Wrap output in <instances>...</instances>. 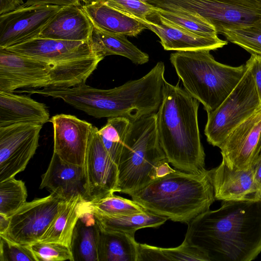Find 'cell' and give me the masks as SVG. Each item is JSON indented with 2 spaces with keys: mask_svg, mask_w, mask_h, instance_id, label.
<instances>
[{
  "mask_svg": "<svg viewBox=\"0 0 261 261\" xmlns=\"http://www.w3.org/2000/svg\"><path fill=\"white\" fill-rule=\"evenodd\" d=\"M257 1H259V2H261V0H257Z\"/></svg>",
  "mask_w": 261,
  "mask_h": 261,
  "instance_id": "46",
  "label": "cell"
},
{
  "mask_svg": "<svg viewBox=\"0 0 261 261\" xmlns=\"http://www.w3.org/2000/svg\"><path fill=\"white\" fill-rule=\"evenodd\" d=\"M103 58L96 55L53 65L48 87L67 88L85 83Z\"/></svg>",
  "mask_w": 261,
  "mask_h": 261,
  "instance_id": "25",
  "label": "cell"
},
{
  "mask_svg": "<svg viewBox=\"0 0 261 261\" xmlns=\"http://www.w3.org/2000/svg\"><path fill=\"white\" fill-rule=\"evenodd\" d=\"M24 182L12 177L0 182V214L10 217L27 201Z\"/></svg>",
  "mask_w": 261,
  "mask_h": 261,
  "instance_id": "30",
  "label": "cell"
},
{
  "mask_svg": "<svg viewBox=\"0 0 261 261\" xmlns=\"http://www.w3.org/2000/svg\"><path fill=\"white\" fill-rule=\"evenodd\" d=\"M13 92L0 91V127L26 123L43 125L49 121L45 105Z\"/></svg>",
  "mask_w": 261,
  "mask_h": 261,
  "instance_id": "20",
  "label": "cell"
},
{
  "mask_svg": "<svg viewBox=\"0 0 261 261\" xmlns=\"http://www.w3.org/2000/svg\"><path fill=\"white\" fill-rule=\"evenodd\" d=\"M168 162L159 138L156 113L130 121L118 163L116 192L131 194L156 178Z\"/></svg>",
  "mask_w": 261,
  "mask_h": 261,
  "instance_id": "5",
  "label": "cell"
},
{
  "mask_svg": "<svg viewBox=\"0 0 261 261\" xmlns=\"http://www.w3.org/2000/svg\"><path fill=\"white\" fill-rule=\"evenodd\" d=\"M90 41L96 54L104 58L110 55L121 56L137 65L149 61L148 55L130 42L125 35L107 32L93 25Z\"/></svg>",
  "mask_w": 261,
  "mask_h": 261,
  "instance_id": "24",
  "label": "cell"
},
{
  "mask_svg": "<svg viewBox=\"0 0 261 261\" xmlns=\"http://www.w3.org/2000/svg\"><path fill=\"white\" fill-rule=\"evenodd\" d=\"M93 24L82 6L62 7L39 37L74 41H90Z\"/></svg>",
  "mask_w": 261,
  "mask_h": 261,
  "instance_id": "19",
  "label": "cell"
},
{
  "mask_svg": "<svg viewBox=\"0 0 261 261\" xmlns=\"http://www.w3.org/2000/svg\"><path fill=\"white\" fill-rule=\"evenodd\" d=\"M82 7L93 24L104 31L136 36L146 29L138 20L102 0Z\"/></svg>",
  "mask_w": 261,
  "mask_h": 261,
  "instance_id": "21",
  "label": "cell"
},
{
  "mask_svg": "<svg viewBox=\"0 0 261 261\" xmlns=\"http://www.w3.org/2000/svg\"><path fill=\"white\" fill-rule=\"evenodd\" d=\"M260 158H261V132L259 140L253 154L252 164Z\"/></svg>",
  "mask_w": 261,
  "mask_h": 261,
  "instance_id": "44",
  "label": "cell"
},
{
  "mask_svg": "<svg viewBox=\"0 0 261 261\" xmlns=\"http://www.w3.org/2000/svg\"><path fill=\"white\" fill-rule=\"evenodd\" d=\"M154 7L199 17L214 27L217 34L261 22L257 0H145Z\"/></svg>",
  "mask_w": 261,
  "mask_h": 261,
  "instance_id": "6",
  "label": "cell"
},
{
  "mask_svg": "<svg viewBox=\"0 0 261 261\" xmlns=\"http://www.w3.org/2000/svg\"><path fill=\"white\" fill-rule=\"evenodd\" d=\"M88 204L91 208L110 216L127 215L146 211L134 200L114 195V193L89 201Z\"/></svg>",
  "mask_w": 261,
  "mask_h": 261,
  "instance_id": "31",
  "label": "cell"
},
{
  "mask_svg": "<svg viewBox=\"0 0 261 261\" xmlns=\"http://www.w3.org/2000/svg\"><path fill=\"white\" fill-rule=\"evenodd\" d=\"M174 170V169L170 167L169 165V162L164 163L158 168L156 171V178L163 176L173 171Z\"/></svg>",
  "mask_w": 261,
  "mask_h": 261,
  "instance_id": "42",
  "label": "cell"
},
{
  "mask_svg": "<svg viewBox=\"0 0 261 261\" xmlns=\"http://www.w3.org/2000/svg\"><path fill=\"white\" fill-rule=\"evenodd\" d=\"M157 8L155 15L166 21L195 34L203 37H216L215 28L204 19L195 15Z\"/></svg>",
  "mask_w": 261,
  "mask_h": 261,
  "instance_id": "29",
  "label": "cell"
},
{
  "mask_svg": "<svg viewBox=\"0 0 261 261\" xmlns=\"http://www.w3.org/2000/svg\"><path fill=\"white\" fill-rule=\"evenodd\" d=\"M167 261H210L201 250L184 240L179 246L174 248H162Z\"/></svg>",
  "mask_w": 261,
  "mask_h": 261,
  "instance_id": "36",
  "label": "cell"
},
{
  "mask_svg": "<svg viewBox=\"0 0 261 261\" xmlns=\"http://www.w3.org/2000/svg\"><path fill=\"white\" fill-rule=\"evenodd\" d=\"M62 7L25 6L0 15V48L5 49L38 37Z\"/></svg>",
  "mask_w": 261,
  "mask_h": 261,
  "instance_id": "11",
  "label": "cell"
},
{
  "mask_svg": "<svg viewBox=\"0 0 261 261\" xmlns=\"http://www.w3.org/2000/svg\"><path fill=\"white\" fill-rule=\"evenodd\" d=\"M101 232L88 202L73 231L70 249L74 261H98Z\"/></svg>",
  "mask_w": 261,
  "mask_h": 261,
  "instance_id": "22",
  "label": "cell"
},
{
  "mask_svg": "<svg viewBox=\"0 0 261 261\" xmlns=\"http://www.w3.org/2000/svg\"><path fill=\"white\" fill-rule=\"evenodd\" d=\"M65 200L51 193L48 196L26 202L9 217L3 234L16 243L30 245L40 240L60 211Z\"/></svg>",
  "mask_w": 261,
  "mask_h": 261,
  "instance_id": "8",
  "label": "cell"
},
{
  "mask_svg": "<svg viewBox=\"0 0 261 261\" xmlns=\"http://www.w3.org/2000/svg\"><path fill=\"white\" fill-rule=\"evenodd\" d=\"M29 246L37 261H74L70 248L62 244L38 241Z\"/></svg>",
  "mask_w": 261,
  "mask_h": 261,
  "instance_id": "33",
  "label": "cell"
},
{
  "mask_svg": "<svg viewBox=\"0 0 261 261\" xmlns=\"http://www.w3.org/2000/svg\"><path fill=\"white\" fill-rule=\"evenodd\" d=\"M54 152L67 163L83 166L88 141L93 125L67 114L53 116Z\"/></svg>",
  "mask_w": 261,
  "mask_h": 261,
  "instance_id": "13",
  "label": "cell"
},
{
  "mask_svg": "<svg viewBox=\"0 0 261 261\" xmlns=\"http://www.w3.org/2000/svg\"><path fill=\"white\" fill-rule=\"evenodd\" d=\"M91 209L101 228L107 231L135 234L138 229L146 227H157L168 220L166 218L147 211L127 215L110 216L101 213L91 208Z\"/></svg>",
  "mask_w": 261,
  "mask_h": 261,
  "instance_id": "26",
  "label": "cell"
},
{
  "mask_svg": "<svg viewBox=\"0 0 261 261\" xmlns=\"http://www.w3.org/2000/svg\"><path fill=\"white\" fill-rule=\"evenodd\" d=\"M129 124L130 120L125 117L109 118L106 124L98 129L105 149L117 165Z\"/></svg>",
  "mask_w": 261,
  "mask_h": 261,
  "instance_id": "28",
  "label": "cell"
},
{
  "mask_svg": "<svg viewBox=\"0 0 261 261\" xmlns=\"http://www.w3.org/2000/svg\"><path fill=\"white\" fill-rule=\"evenodd\" d=\"M210 50L178 51L170 60L184 89L201 103L207 113L215 110L242 78L246 65L238 67L216 61Z\"/></svg>",
  "mask_w": 261,
  "mask_h": 261,
  "instance_id": "4",
  "label": "cell"
},
{
  "mask_svg": "<svg viewBox=\"0 0 261 261\" xmlns=\"http://www.w3.org/2000/svg\"><path fill=\"white\" fill-rule=\"evenodd\" d=\"M210 171L214 196L222 201H256L261 199V188L256 184L252 167L230 169L224 162Z\"/></svg>",
  "mask_w": 261,
  "mask_h": 261,
  "instance_id": "16",
  "label": "cell"
},
{
  "mask_svg": "<svg viewBox=\"0 0 261 261\" xmlns=\"http://www.w3.org/2000/svg\"><path fill=\"white\" fill-rule=\"evenodd\" d=\"M167 261L162 248L138 243L137 261Z\"/></svg>",
  "mask_w": 261,
  "mask_h": 261,
  "instance_id": "37",
  "label": "cell"
},
{
  "mask_svg": "<svg viewBox=\"0 0 261 261\" xmlns=\"http://www.w3.org/2000/svg\"><path fill=\"white\" fill-rule=\"evenodd\" d=\"M9 222V217L0 214V234H4L7 230Z\"/></svg>",
  "mask_w": 261,
  "mask_h": 261,
  "instance_id": "43",
  "label": "cell"
},
{
  "mask_svg": "<svg viewBox=\"0 0 261 261\" xmlns=\"http://www.w3.org/2000/svg\"><path fill=\"white\" fill-rule=\"evenodd\" d=\"M42 127L26 123L0 127V182L25 169L38 147Z\"/></svg>",
  "mask_w": 261,
  "mask_h": 261,
  "instance_id": "9",
  "label": "cell"
},
{
  "mask_svg": "<svg viewBox=\"0 0 261 261\" xmlns=\"http://www.w3.org/2000/svg\"><path fill=\"white\" fill-rule=\"evenodd\" d=\"M236 87L213 111L207 113L204 134L207 142L219 147L239 124L261 109V102L250 68Z\"/></svg>",
  "mask_w": 261,
  "mask_h": 261,
  "instance_id": "7",
  "label": "cell"
},
{
  "mask_svg": "<svg viewBox=\"0 0 261 261\" xmlns=\"http://www.w3.org/2000/svg\"><path fill=\"white\" fill-rule=\"evenodd\" d=\"M199 103L178 83L173 85L165 79L162 101L156 113L160 143L169 163L192 173L205 170L198 122Z\"/></svg>",
  "mask_w": 261,
  "mask_h": 261,
  "instance_id": "2",
  "label": "cell"
},
{
  "mask_svg": "<svg viewBox=\"0 0 261 261\" xmlns=\"http://www.w3.org/2000/svg\"><path fill=\"white\" fill-rule=\"evenodd\" d=\"M85 183L83 166L65 162L53 152L40 188L47 189L66 200L77 195L84 198Z\"/></svg>",
  "mask_w": 261,
  "mask_h": 261,
  "instance_id": "18",
  "label": "cell"
},
{
  "mask_svg": "<svg viewBox=\"0 0 261 261\" xmlns=\"http://www.w3.org/2000/svg\"><path fill=\"white\" fill-rule=\"evenodd\" d=\"M98 129L93 126L83 165L84 198L88 202L116 192L118 181V165L105 149Z\"/></svg>",
  "mask_w": 261,
  "mask_h": 261,
  "instance_id": "10",
  "label": "cell"
},
{
  "mask_svg": "<svg viewBox=\"0 0 261 261\" xmlns=\"http://www.w3.org/2000/svg\"><path fill=\"white\" fill-rule=\"evenodd\" d=\"M0 261H37L29 245L21 244L0 234Z\"/></svg>",
  "mask_w": 261,
  "mask_h": 261,
  "instance_id": "34",
  "label": "cell"
},
{
  "mask_svg": "<svg viewBox=\"0 0 261 261\" xmlns=\"http://www.w3.org/2000/svg\"><path fill=\"white\" fill-rule=\"evenodd\" d=\"M81 195L66 200L60 211L39 241L62 244L70 248L73 231L87 205Z\"/></svg>",
  "mask_w": 261,
  "mask_h": 261,
  "instance_id": "23",
  "label": "cell"
},
{
  "mask_svg": "<svg viewBox=\"0 0 261 261\" xmlns=\"http://www.w3.org/2000/svg\"><path fill=\"white\" fill-rule=\"evenodd\" d=\"M221 34L251 55L261 56V22L244 28L226 30Z\"/></svg>",
  "mask_w": 261,
  "mask_h": 261,
  "instance_id": "32",
  "label": "cell"
},
{
  "mask_svg": "<svg viewBox=\"0 0 261 261\" xmlns=\"http://www.w3.org/2000/svg\"><path fill=\"white\" fill-rule=\"evenodd\" d=\"M80 0H26L24 3L25 6L46 5H56L61 7L68 6H82L81 4Z\"/></svg>",
  "mask_w": 261,
  "mask_h": 261,
  "instance_id": "39",
  "label": "cell"
},
{
  "mask_svg": "<svg viewBox=\"0 0 261 261\" xmlns=\"http://www.w3.org/2000/svg\"><path fill=\"white\" fill-rule=\"evenodd\" d=\"M51 66L39 60L0 48V91L47 87Z\"/></svg>",
  "mask_w": 261,
  "mask_h": 261,
  "instance_id": "12",
  "label": "cell"
},
{
  "mask_svg": "<svg viewBox=\"0 0 261 261\" xmlns=\"http://www.w3.org/2000/svg\"><path fill=\"white\" fill-rule=\"evenodd\" d=\"M187 224L184 240L210 261H251L261 252V199L222 201Z\"/></svg>",
  "mask_w": 261,
  "mask_h": 261,
  "instance_id": "1",
  "label": "cell"
},
{
  "mask_svg": "<svg viewBox=\"0 0 261 261\" xmlns=\"http://www.w3.org/2000/svg\"><path fill=\"white\" fill-rule=\"evenodd\" d=\"M81 2H82L84 3V5H90L93 3H95L96 2H99L101 0H80Z\"/></svg>",
  "mask_w": 261,
  "mask_h": 261,
  "instance_id": "45",
  "label": "cell"
},
{
  "mask_svg": "<svg viewBox=\"0 0 261 261\" xmlns=\"http://www.w3.org/2000/svg\"><path fill=\"white\" fill-rule=\"evenodd\" d=\"M253 169L254 180L258 186L261 188V158L257 159L251 165Z\"/></svg>",
  "mask_w": 261,
  "mask_h": 261,
  "instance_id": "41",
  "label": "cell"
},
{
  "mask_svg": "<svg viewBox=\"0 0 261 261\" xmlns=\"http://www.w3.org/2000/svg\"><path fill=\"white\" fill-rule=\"evenodd\" d=\"M246 63L250 68L261 102V56L251 55Z\"/></svg>",
  "mask_w": 261,
  "mask_h": 261,
  "instance_id": "38",
  "label": "cell"
},
{
  "mask_svg": "<svg viewBox=\"0 0 261 261\" xmlns=\"http://www.w3.org/2000/svg\"><path fill=\"white\" fill-rule=\"evenodd\" d=\"M158 22L147 18H135L154 33L166 50L190 51L200 49L215 50L227 45L228 42L216 37H203L189 32L154 15Z\"/></svg>",
  "mask_w": 261,
  "mask_h": 261,
  "instance_id": "17",
  "label": "cell"
},
{
  "mask_svg": "<svg viewBox=\"0 0 261 261\" xmlns=\"http://www.w3.org/2000/svg\"><path fill=\"white\" fill-rule=\"evenodd\" d=\"M260 132L261 109L236 127L219 147L222 161L231 170L250 168Z\"/></svg>",
  "mask_w": 261,
  "mask_h": 261,
  "instance_id": "15",
  "label": "cell"
},
{
  "mask_svg": "<svg viewBox=\"0 0 261 261\" xmlns=\"http://www.w3.org/2000/svg\"><path fill=\"white\" fill-rule=\"evenodd\" d=\"M138 247L134 234L101 229L98 261H137Z\"/></svg>",
  "mask_w": 261,
  "mask_h": 261,
  "instance_id": "27",
  "label": "cell"
},
{
  "mask_svg": "<svg viewBox=\"0 0 261 261\" xmlns=\"http://www.w3.org/2000/svg\"><path fill=\"white\" fill-rule=\"evenodd\" d=\"M23 4L22 0H0V15L13 11Z\"/></svg>",
  "mask_w": 261,
  "mask_h": 261,
  "instance_id": "40",
  "label": "cell"
},
{
  "mask_svg": "<svg viewBox=\"0 0 261 261\" xmlns=\"http://www.w3.org/2000/svg\"><path fill=\"white\" fill-rule=\"evenodd\" d=\"M5 49L52 65L97 55L90 40L67 41L39 36Z\"/></svg>",
  "mask_w": 261,
  "mask_h": 261,
  "instance_id": "14",
  "label": "cell"
},
{
  "mask_svg": "<svg viewBox=\"0 0 261 261\" xmlns=\"http://www.w3.org/2000/svg\"><path fill=\"white\" fill-rule=\"evenodd\" d=\"M129 196L147 211L187 224L210 210L216 200L206 169L197 173L174 170Z\"/></svg>",
  "mask_w": 261,
  "mask_h": 261,
  "instance_id": "3",
  "label": "cell"
},
{
  "mask_svg": "<svg viewBox=\"0 0 261 261\" xmlns=\"http://www.w3.org/2000/svg\"><path fill=\"white\" fill-rule=\"evenodd\" d=\"M111 6L133 17L148 18L155 14L157 8L145 0H102Z\"/></svg>",
  "mask_w": 261,
  "mask_h": 261,
  "instance_id": "35",
  "label": "cell"
}]
</instances>
